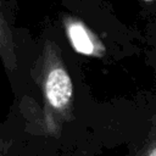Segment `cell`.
Segmentation results:
<instances>
[{"label":"cell","instance_id":"6da1fadb","mask_svg":"<svg viewBox=\"0 0 156 156\" xmlns=\"http://www.w3.org/2000/svg\"><path fill=\"white\" fill-rule=\"evenodd\" d=\"M32 73L41 90L44 123L50 134H57L72 119L73 84L61 50L52 40L45 41Z\"/></svg>","mask_w":156,"mask_h":156},{"label":"cell","instance_id":"7a4b0ae2","mask_svg":"<svg viewBox=\"0 0 156 156\" xmlns=\"http://www.w3.org/2000/svg\"><path fill=\"white\" fill-rule=\"evenodd\" d=\"M63 28L66 37L76 52L90 57H102L105 55L106 49L101 40L80 20L72 16H65Z\"/></svg>","mask_w":156,"mask_h":156},{"label":"cell","instance_id":"3957f363","mask_svg":"<svg viewBox=\"0 0 156 156\" xmlns=\"http://www.w3.org/2000/svg\"><path fill=\"white\" fill-rule=\"evenodd\" d=\"M0 50H1V57L6 69L13 71L16 67L15 45L12 40L11 29L7 26L4 15H1V24H0Z\"/></svg>","mask_w":156,"mask_h":156},{"label":"cell","instance_id":"277c9868","mask_svg":"<svg viewBox=\"0 0 156 156\" xmlns=\"http://www.w3.org/2000/svg\"><path fill=\"white\" fill-rule=\"evenodd\" d=\"M134 156H156V115L151 119V126L145 140L136 149Z\"/></svg>","mask_w":156,"mask_h":156},{"label":"cell","instance_id":"5b68a950","mask_svg":"<svg viewBox=\"0 0 156 156\" xmlns=\"http://www.w3.org/2000/svg\"><path fill=\"white\" fill-rule=\"evenodd\" d=\"M143 1H145V2H151V1H154V0H143Z\"/></svg>","mask_w":156,"mask_h":156}]
</instances>
